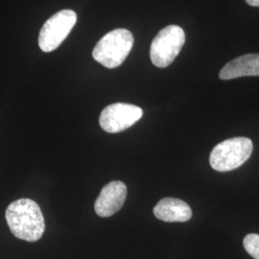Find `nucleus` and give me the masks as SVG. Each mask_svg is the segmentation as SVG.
<instances>
[{
    "instance_id": "8",
    "label": "nucleus",
    "mask_w": 259,
    "mask_h": 259,
    "mask_svg": "<svg viewBox=\"0 0 259 259\" xmlns=\"http://www.w3.org/2000/svg\"><path fill=\"white\" fill-rule=\"evenodd\" d=\"M154 215L164 222H187L192 217L190 206L175 198L161 199L154 207Z\"/></svg>"
},
{
    "instance_id": "2",
    "label": "nucleus",
    "mask_w": 259,
    "mask_h": 259,
    "mask_svg": "<svg viewBox=\"0 0 259 259\" xmlns=\"http://www.w3.org/2000/svg\"><path fill=\"white\" fill-rule=\"evenodd\" d=\"M134 46V36L127 29H115L97 42L93 51V59L107 68H115L123 64Z\"/></svg>"
},
{
    "instance_id": "9",
    "label": "nucleus",
    "mask_w": 259,
    "mask_h": 259,
    "mask_svg": "<svg viewBox=\"0 0 259 259\" xmlns=\"http://www.w3.org/2000/svg\"><path fill=\"white\" fill-rule=\"evenodd\" d=\"M246 76H259V54L240 56L228 63L221 69V80H232Z\"/></svg>"
},
{
    "instance_id": "3",
    "label": "nucleus",
    "mask_w": 259,
    "mask_h": 259,
    "mask_svg": "<svg viewBox=\"0 0 259 259\" xmlns=\"http://www.w3.org/2000/svg\"><path fill=\"white\" fill-rule=\"evenodd\" d=\"M252 141L248 138L226 139L213 148L209 163L218 172L232 171L244 164L251 156Z\"/></svg>"
},
{
    "instance_id": "11",
    "label": "nucleus",
    "mask_w": 259,
    "mask_h": 259,
    "mask_svg": "<svg viewBox=\"0 0 259 259\" xmlns=\"http://www.w3.org/2000/svg\"><path fill=\"white\" fill-rule=\"evenodd\" d=\"M246 2L252 7H259V0H246Z\"/></svg>"
},
{
    "instance_id": "4",
    "label": "nucleus",
    "mask_w": 259,
    "mask_h": 259,
    "mask_svg": "<svg viewBox=\"0 0 259 259\" xmlns=\"http://www.w3.org/2000/svg\"><path fill=\"white\" fill-rule=\"evenodd\" d=\"M185 42V31L178 25H169L158 32L150 48V57L154 65L164 68L171 65L181 52Z\"/></svg>"
},
{
    "instance_id": "6",
    "label": "nucleus",
    "mask_w": 259,
    "mask_h": 259,
    "mask_svg": "<svg viewBox=\"0 0 259 259\" xmlns=\"http://www.w3.org/2000/svg\"><path fill=\"white\" fill-rule=\"evenodd\" d=\"M142 115L143 111L138 106L127 103H115L103 110L99 123L105 132L115 134L129 129Z\"/></svg>"
},
{
    "instance_id": "1",
    "label": "nucleus",
    "mask_w": 259,
    "mask_h": 259,
    "mask_svg": "<svg viewBox=\"0 0 259 259\" xmlns=\"http://www.w3.org/2000/svg\"><path fill=\"white\" fill-rule=\"evenodd\" d=\"M5 217L11 232L21 240H39L46 230L45 218L38 204L30 199H19L9 204Z\"/></svg>"
},
{
    "instance_id": "7",
    "label": "nucleus",
    "mask_w": 259,
    "mask_h": 259,
    "mask_svg": "<svg viewBox=\"0 0 259 259\" xmlns=\"http://www.w3.org/2000/svg\"><path fill=\"white\" fill-rule=\"evenodd\" d=\"M127 198V186L120 181L105 185L95 201L94 209L100 217H111L119 211Z\"/></svg>"
},
{
    "instance_id": "5",
    "label": "nucleus",
    "mask_w": 259,
    "mask_h": 259,
    "mask_svg": "<svg viewBox=\"0 0 259 259\" xmlns=\"http://www.w3.org/2000/svg\"><path fill=\"white\" fill-rule=\"evenodd\" d=\"M77 21V15L72 10H62L53 15L41 28L38 46L44 52L54 51L71 32Z\"/></svg>"
},
{
    "instance_id": "10",
    "label": "nucleus",
    "mask_w": 259,
    "mask_h": 259,
    "mask_svg": "<svg viewBox=\"0 0 259 259\" xmlns=\"http://www.w3.org/2000/svg\"><path fill=\"white\" fill-rule=\"evenodd\" d=\"M245 250L254 259H259V234L250 233L243 240Z\"/></svg>"
}]
</instances>
